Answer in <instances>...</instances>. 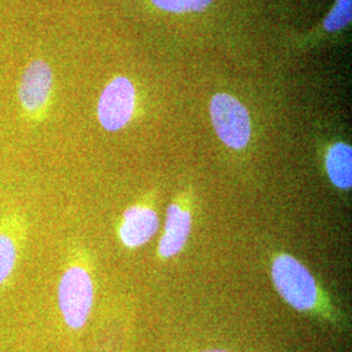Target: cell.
Returning <instances> with one entry per match:
<instances>
[{
  "mask_svg": "<svg viewBox=\"0 0 352 352\" xmlns=\"http://www.w3.org/2000/svg\"><path fill=\"white\" fill-rule=\"evenodd\" d=\"M58 300L68 327L81 329L87 324L94 300V287L84 267L71 266L64 272L59 282Z\"/></svg>",
  "mask_w": 352,
  "mask_h": 352,
  "instance_id": "2",
  "label": "cell"
},
{
  "mask_svg": "<svg viewBox=\"0 0 352 352\" xmlns=\"http://www.w3.org/2000/svg\"><path fill=\"white\" fill-rule=\"evenodd\" d=\"M214 129L221 141L232 149H244L251 139L250 113L235 97L219 93L210 102Z\"/></svg>",
  "mask_w": 352,
  "mask_h": 352,
  "instance_id": "3",
  "label": "cell"
},
{
  "mask_svg": "<svg viewBox=\"0 0 352 352\" xmlns=\"http://www.w3.org/2000/svg\"><path fill=\"white\" fill-rule=\"evenodd\" d=\"M352 0H337L327 14L324 26L327 32H337L351 23Z\"/></svg>",
  "mask_w": 352,
  "mask_h": 352,
  "instance_id": "10",
  "label": "cell"
},
{
  "mask_svg": "<svg viewBox=\"0 0 352 352\" xmlns=\"http://www.w3.org/2000/svg\"><path fill=\"white\" fill-rule=\"evenodd\" d=\"M135 88L126 77H116L104 88L98 102V119L107 131L128 124L135 110Z\"/></svg>",
  "mask_w": 352,
  "mask_h": 352,
  "instance_id": "4",
  "label": "cell"
},
{
  "mask_svg": "<svg viewBox=\"0 0 352 352\" xmlns=\"http://www.w3.org/2000/svg\"><path fill=\"white\" fill-rule=\"evenodd\" d=\"M54 76L50 65L43 60L28 64L21 76L19 98L28 113H39L50 98Z\"/></svg>",
  "mask_w": 352,
  "mask_h": 352,
  "instance_id": "5",
  "label": "cell"
},
{
  "mask_svg": "<svg viewBox=\"0 0 352 352\" xmlns=\"http://www.w3.org/2000/svg\"><path fill=\"white\" fill-rule=\"evenodd\" d=\"M272 277L279 295L291 307L309 311L317 302L318 289L309 270L289 254H279L272 265Z\"/></svg>",
  "mask_w": 352,
  "mask_h": 352,
  "instance_id": "1",
  "label": "cell"
},
{
  "mask_svg": "<svg viewBox=\"0 0 352 352\" xmlns=\"http://www.w3.org/2000/svg\"><path fill=\"white\" fill-rule=\"evenodd\" d=\"M17 261V245L14 240L4 232H0V285H3L14 270Z\"/></svg>",
  "mask_w": 352,
  "mask_h": 352,
  "instance_id": "9",
  "label": "cell"
},
{
  "mask_svg": "<svg viewBox=\"0 0 352 352\" xmlns=\"http://www.w3.org/2000/svg\"><path fill=\"white\" fill-rule=\"evenodd\" d=\"M327 173L331 183L340 189L352 187V149L344 142L334 144L327 151Z\"/></svg>",
  "mask_w": 352,
  "mask_h": 352,
  "instance_id": "8",
  "label": "cell"
},
{
  "mask_svg": "<svg viewBox=\"0 0 352 352\" xmlns=\"http://www.w3.org/2000/svg\"><path fill=\"white\" fill-rule=\"evenodd\" d=\"M160 228L158 215L145 206H132L123 215L119 236L128 248H138L148 243Z\"/></svg>",
  "mask_w": 352,
  "mask_h": 352,
  "instance_id": "6",
  "label": "cell"
},
{
  "mask_svg": "<svg viewBox=\"0 0 352 352\" xmlns=\"http://www.w3.org/2000/svg\"><path fill=\"white\" fill-rule=\"evenodd\" d=\"M204 352H227V351H222V350H212V351H204Z\"/></svg>",
  "mask_w": 352,
  "mask_h": 352,
  "instance_id": "12",
  "label": "cell"
},
{
  "mask_svg": "<svg viewBox=\"0 0 352 352\" xmlns=\"http://www.w3.org/2000/svg\"><path fill=\"white\" fill-rule=\"evenodd\" d=\"M151 3L167 12H199L210 6L213 0H151Z\"/></svg>",
  "mask_w": 352,
  "mask_h": 352,
  "instance_id": "11",
  "label": "cell"
},
{
  "mask_svg": "<svg viewBox=\"0 0 352 352\" xmlns=\"http://www.w3.org/2000/svg\"><path fill=\"white\" fill-rule=\"evenodd\" d=\"M192 228L190 213L171 204L167 210L164 232L158 245V252L164 258H170L182 251L187 243Z\"/></svg>",
  "mask_w": 352,
  "mask_h": 352,
  "instance_id": "7",
  "label": "cell"
}]
</instances>
